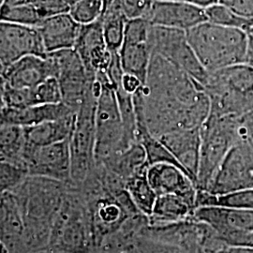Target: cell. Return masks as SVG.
<instances>
[{
	"mask_svg": "<svg viewBox=\"0 0 253 253\" xmlns=\"http://www.w3.org/2000/svg\"><path fill=\"white\" fill-rule=\"evenodd\" d=\"M133 101L137 123H144L157 138L201 127L210 114L204 86L160 55H152L145 84L133 94Z\"/></svg>",
	"mask_w": 253,
	"mask_h": 253,
	"instance_id": "cell-1",
	"label": "cell"
},
{
	"mask_svg": "<svg viewBox=\"0 0 253 253\" xmlns=\"http://www.w3.org/2000/svg\"><path fill=\"white\" fill-rule=\"evenodd\" d=\"M73 183L28 176L12 191L25 226V243L32 253L45 251L54 219Z\"/></svg>",
	"mask_w": 253,
	"mask_h": 253,
	"instance_id": "cell-2",
	"label": "cell"
},
{
	"mask_svg": "<svg viewBox=\"0 0 253 253\" xmlns=\"http://www.w3.org/2000/svg\"><path fill=\"white\" fill-rule=\"evenodd\" d=\"M187 37L208 73L245 63L249 36L242 29L207 21L188 30Z\"/></svg>",
	"mask_w": 253,
	"mask_h": 253,
	"instance_id": "cell-3",
	"label": "cell"
},
{
	"mask_svg": "<svg viewBox=\"0 0 253 253\" xmlns=\"http://www.w3.org/2000/svg\"><path fill=\"white\" fill-rule=\"evenodd\" d=\"M50 253H97L89 213L78 187L72 184L54 219L49 244Z\"/></svg>",
	"mask_w": 253,
	"mask_h": 253,
	"instance_id": "cell-4",
	"label": "cell"
},
{
	"mask_svg": "<svg viewBox=\"0 0 253 253\" xmlns=\"http://www.w3.org/2000/svg\"><path fill=\"white\" fill-rule=\"evenodd\" d=\"M204 89L210 100V114L241 117L253 111V68L237 64L209 73Z\"/></svg>",
	"mask_w": 253,
	"mask_h": 253,
	"instance_id": "cell-5",
	"label": "cell"
},
{
	"mask_svg": "<svg viewBox=\"0 0 253 253\" xmlns=\"http://www.w3.org/2000/svg\"><path fill=\"white\" fill-rule=\"evenodd\" d=\"M102 89L96 107V164L109 157L120 153L138 140L130 135L124 126L118 106L116 90L109 80L107 72L97 73Z\"/></svg>",
	"mask_w": 253,
	"mask_h": 253,
	"instance_id": "cell-6",
	"label": "cell"
},
{
	"mask_svg": "<svg viewBox=\"0 0 253 253\" xmlns=\"http://www.w3.org/2000/svg\"><path fill=\"white\" fill-rule=\"evenodd\" d=\"M239 118L209 115L201 126L199 170L196 185L206 190L217 167L234 145L242 141Z\"/></svg>",
	"mask_w": 253,
	"mask_h": 253,
	"instance_id": "cell-7",
	"label": "cell"
},
{
	"mask_svg": "<svg viewBox=\"0 0 253 253\" xmlns=\"http://www.w3.org/2000/svg\"><path fill=\"white\" fill-rule=\"evenodd\" d=\"M93 83L77 111L75 126L70 138L72 181L77 187L88 177L97 165L95 116L98 99L92 91Z\"/></svg>",
	"mask_w": 253,
	"mask_h": 253,
	"instance_id": "cell-8",
	"label": "cell"
},
{
	"mask_svg": "<svg viewBox=\"0 0 253 253\" xmlns=\"http://www.w3.org/2000/svg\"><path fill=\"white\" fill-rule=\"evenodd\" d=\"M149 44L152 55H160L174 64L203 86L208 83L209 73L191 48L187 31L151 25Z\"/></svg>",
	"mask_w": 253,
	"mask_h": 253,
	"instance_id": "cell-9",
	"label": "cell"
},
{
	"mask_svg": "<svg viewBox=\"0 0 253 253\" xmlns=\"http://www.w3.org/2000/svg\"><path fill=\"white\" fill-rule=\"evenodd\" d=\"M252 189L253 150L247 142L240 141L231 148L219 164L206 190L221 194Z\"/></svg>",
	"mask_w": 253,
	"mask_h": 253,
	"instance_id": "cell-10",
	"label": "cell"
},
{
	"mask_svg": "<svg viewBox=\"0 0 253 253\" xmlns=\"http://www.w3.org/2000/svg\"><path fill=\"white\" fill-rule=\"evenodd\" d=\"M47 54L54 63V77L60 85L62 102L77 113L91 84L95 80L89 77L75 49Z\"/></svg>",
	"mask_w": 253,
	"mask_h": 253,
	"instance_id": "cell-11",
	"label": "cell"
},
{
	"mask_svg": "<svg viewBox=\"0 0 253 253\" xmlns=\"http://www.w3.org/2000/svg\"><path fill=\"white\" fill-rule=\"evenodd\" d=\"M25 166L30 176L73 183L70 139L40 147L27 143Z\"/></svg>",
	"mask_w": 253,
	"mask_h": 253,
	"instance_id": "cell-12",
	"label": "cell"
},
{
	"mask_svg": "<svg viewBox=\"0 0 253 253\" xmlns=\"http://www.w3.org/2000/svg\"><path fill=\"white\" fill-rule=\"evenodd\" d=\"M150 27L151 24L145 19L128 20L123 44L118 53L124 73L134 75L144 84L152 58L149 44Z\"/></svg>",
	"mask_w": 253,
	"mask_h": 253,
	"instance_id": "cell-13",
	"label": "cell"
},
{
	"mask_svg": "<svg viewBox=\"0 0 253 253\" xmlns=\"http://www.w3.org/2000/svg\"><path fill=\"white\" fill-rule=\"evenodd\" d=\"M28 55L46 56L45 47L38 27L8 22L0 23V63L8 67Z\"/></svg>",
	"mask_w": 253,
	"mask_h": 253,
	"instance_id": "cell-14",
	"label": "cell"
},
{
	"mask_svg": "<svg viewBox=\"0 0 253 253\" xmlns=\"http://www.w3.org/2000/svg\"><path fill=\"white\" fill-rule=\"evenodd\" d=\"M74 49L81 57L90 78L95 80L97 73L107 72L113 54L104 40L102 19L82 26Z\"/></svg>",
	"mask_w": 253,
	"mask_h": 253,
	"instance_id": "cell-15",
	"label": "cell"
},
{
	"mask_svg": "<svg viewBox=\"0 0 253 253\" xmlns=\"http://www.w3.org/2000/svg\"><path fill=\"white\" fill-rule=\"evenodd\" d=\"M147 180L156 194H173L187 200L196 208L198 188L195 182L182 168L170 163L148 166Z\"/></svg>",
	"mask_w": 253,
	"mask_h": 253,
	"instance_id": "cell-16",
	"label": "cell"
},
{
	"mask_svg": "<svg viewBox=\"0 0 253 253\" xmlns=\"http://www.w3.org/2000/svg\"><path fill=\"white\" fill-rule=\"evenodd\" d=\"M147 21L154 26L188 31L208 21L206 9L174 0H155Z\"/></svg>",
	"mask_w": 253,
	"mask_h": 253,
	"instance_id": "cell-17",
	"label": "cell"
},
{
	"mask_svg": "<svg viewBox=\"0 0 253 253\" xmlns=\"http://www.w3.org/2000/svg\"><path fill=\"white\" fill-rule=\"evenodd\" d=\"M53 76L54 63L48 54L28 55L1 68V82L15 88H31Z\"/></svg>",
	"mask_w": 253,
	"mask_h": 253,
	"instance_id": "cell-18",
	"label": "cell"
},
{
	"mask_svg": "<svg viewBox=\"0 0 253 253\" xmlns=\"http://www.w3.org/2000/svg\"><path fill=\"white\" fill-rule=\"evenodd\" d=\"M159 139L196 184L199 170L201 127L174 130Z\"/></svg>",
	"mask_w": 253,
	"mask_h": 253,
	"instance_id": "cell-19",
	"label": "cell"
},
{
	"mask_svg": "<svg viewBox=\"0 0 253 253\" xmlns=\"http://www.w3.org/2000/svg\"><path fill=\"white\" fill-rule=\"evenodd\" d=\"M82 25L70 12H64L45 18L38 29L41 33L47 54L61 50L74 49Z\"/></svg>",
	"mask_w": 253,
	"mask_h": 253,
	"instance_id": "cell-20",
	"label": "cell"
},
{
	"mask_svg": "<svg viewBox=\"0 0 253 253\" xmlns=\"http://www.w3.org/2000/svg\"><path fill=\"white\" fill-rule=\"evenodd\" d=\"M75 111L63 102L56 104H41L26 108L1 107V125L20 126H35L38 124L67 118Z\"/></svg>",
	"mask_w": 253,
	"mask_h": 253,
	"instance_id": "cell-21",
	"label": "cell"
},
{
	"mask_svg": "<svg viewBox=\"0 0 253 253\" xmlns=\"http://www.w3.org/2000/svg\"><path fill=\"white\" fill-rule=\"evenodd\" d=\"M191 218L208 225L212 230L221 227H234L253 232V209L201 207L194 210Z\"/></svg>",
	"mask_w": 253,
	"mask_h": 253,
	"instance_id": "cell-22",
	"label": "cell"
},
{
	"mask_svg": "<svg viewBox=\"0 0 253 253\" xmlns=\"http://www.w3.org/2000/svg\"><path fill=\"white\" fill-rule=\"evenodd\" d=\"M196 208L180 196L173 194L159 195L153 211L148 218V226L169 225L189 219Z\"/></svg>",
	"mask_w": 253,
	"mask_h": 253,
	"instance_id": "cell-23",
	"label": "cell"
},
{
	"mask_svg": "<svg viewBox=\"0 0 253 253\" xmlns=\"http://www.w3.org/2000/svg\"><path fill=\"white\" fill-rule=\"evenodd\" d=\"M76 114L67 118L47 121L35 126H24L27 143L32 146H44L69 140L73 134Z\"/></svg>",
	"mask_w": 253,
	"mask_h": 253,
	"instance_id": "cell-24",
	"label": "cell"
},
{
	"mask_svg": "<svg viewBox=\"0 0 253 253\" xmlns=\"http://www.w3.org/2000/svg\"><path fill=\"white\" fill-rule=\"evenodd\" d=\"M97 165H102L125 182L148 168L145 148L140 142L120 153L109 157Z\"/></svg>",
	"mask_w": 253,
	"mask_h": 253,
	"instance_id": "cell-25",
	"label": "cell"
},
{
	"mask_svg": "<svg viewBox=\"0 0 253 253\" xmlns=\"http://www.w3.org/2000/svg\"><path fill=\"white\" fill-rule=\"evenodd\" d=\"M27 138L24 126L1 125L0 158L1 162L12 163L22 168L25 166Z\"/></svg>",
	"mask_w": 253,
	"mask_h": 253,
	"instance_id": "cell-26",
	"label": "cell"
},
{
	"mask_svg": "<svg viewBox=\"0 0 253 253\" xmlns=\"http://www.w3.org/2000/svg\"><path fill=\"white\" fill-rule=\"evenodd\" d=\"M215 207L226 209H253V189L237 190L221 194L200 190L196 196V208Z\"/></svg>",
	"mask_w": 253,
	"mask_h": 253,
	"instance_id": "cell-27",
	"label": "cell"
},
{
	"mask_svg": "<svg viewBox=\"0 0 253 253\" xmlns=\"http://www.w3.org/2000/svg\"><path fill=\"white\" fill-rule=\"evenodd\" d=\"M146 170L126 180V189L137 210L142 215L148 217L153 211L158 195L147 180Z\"/></svg>",
	"mask_w": 253,
	"mask_h": 253,
	"instance_id": "cell-28",
	"label": "cell"
},
{
	"mask_svg": "<svg viewBox=\"0 0 253 253\" xmlns=\"http://www.w3.org/2000/svg\"><path fill=\"white\" fill-rule=\"evenodd\" d=\"M103 35L109 51L119 53L123 44L127 20L115 6H109L102 15Z\"/></svg>",
	"mask_w": 253,
	"mask_h": 253,
	"instance_id": "cell-29",
	"label": "cell"
},
{
	"mask_svg": "<svg viewBox=\"0 0 253 253\" xmlns=\"http://www.w3.org/2000/svg\"><path fill=\"white\" fill-rule=\"evenodd\" d=\"M137 137L138 142H140L145 148L148 166L159 163H170L182 168L171 151L163 145V142L159 138L149 132L144 123L137 124Z\"/></svg>",
	"mask_w": 253,
	"mask_h": 253,
	"instance_id": "cell-30",
	"label": "cell"
},
{
	"mask_svg": "<svg viewBox=\"0 0 253 253\" xmlns=\"http://www.w3.org/2000/svg\"><path fill=\"white\" fill-rule=\"evenodd\" d=\"M206 12L208 22L216 25L242 29L247 33L253 28V18L243 17L219 3L207 8Z\"/></svg>",
	"mask_w": 253,
	"mask_h": 253,
	"instance_id": "cell-31",
	"label": "cell"
},
{
	"mask_svg": "<svg viewBox=\"0 0 253 253\" xmlns=\"http://www.w3.org/2000/svg\"><path fill=\"white\" fill-rule=\"evenodd\" d=\"M1 22H8L18 25L38 27L43 21L36 8L30 3L22 4L14 7L0 8Z\"/></svg>",
	"mask_w": 253,
	"mask_h": 253,
	"instance_id": "cell-32",
	"label": "cell"
},
{
	"mask_svg": "<svg viewBox=\"0 0 253 253\" xmlns=\"http://www.w3.org/2000/svg\"><path fill=\"white\" fill-rule=\"evenodd\" d=\"M104 0H79L70 8V14L82 26L94 23L104 13Z\"/></svg>",
	"mask_w": 253,
	"mask_h": 253,
	"instance_id": "cell-33",
	"label": "cell"
},
{
	"mask_svg": "<svg viewBox=\"0 0 253 253\" xmlns=\"http://www.w3.org/2000/svg\"><path fill=\"white\" fill-rule=\"evenodd\" d=\"M35 105L56 104L62 102V94L58 80L49 77L36 86L32 87Z\"/></svg>",
	"mask_w": 253,
	"mask_h": 253,
	"instance_id": "cell-34",
	"label": "cell"
},
{
	"mask_svg": "<svg viewBox=\"0 0 253 253\" xmlns=\"http://www.w3.org/2000/svg\"><path fill=\"white\" fill-rule=\"evenodd\" d=\"M155 0H114L111 5L119 9L126 20H147ZM110 5V6H111Z\"/></svg>",
	"mask_w": 253,
	"mask_h": 253,
	"instance_id": "cell-35",
	"label": "cell"
},
{
	"mask_svg": "<svg viewBox=\"0 0 253 253\" xmlns=\"http://www.w3.org/2000/svg\"><path fill=\"white\" fill-rule=\"evenodd\" d=\"M29 176L25 168L12 163L1 162L0 165V190L6 192L14 190Z\"/></svg>",
	"mask_w": 253,
	"mask_h": 253,
	"instance_id": "cell-36",
	"label": "cell"
},
{
	"mask_svg": "<svg viewBox=\"0 0 253 253\" xmlns=\"http://www.w3.org/2000/svg\"><path fill=\"white\" fill-rule=\"evenodd\" d=\"M30 2L43 20L70 10V6L66 0H30Z\"/></svg>",
	"mask_w": 253,
	"mask_h": 253,
	"instance_id": "cell-37",
	"label": "cell"
},
{
	"mask_svg": "<svg viewBox=\"0 0 253 253\" xmlns=\"http://www.w3.org/2000/svg\"><path fill=\"white\" fill-rule=\"evenodd\" d=\"M218 3L243 17L253 18V0H218Z\"/></svg>",
	"mask_w": 253,
	"mask_h": 253,
	"instance_id": "cell-38",
	"label": "cell"
},
{
	"mask_svg": "<svg viewBox=\"0 0 253 253\" xmlns=\"http://www.w3.org/2000/svg\"><path fill=\"white\" fill-rule=\"evenodd\" d=\"M239 131L241 140L247 142L253 150V111L239 118Z\"/></svg>",
	"mask_w": 253,
	"mask_h": 253,
	"instance_id": "cell-39",
	"label": "cell"
},
{
	"mask_svg": "<svg viewBox=\"0 0 253 253\" xmlns=\"http://www.w3.org/2000/svg\"><path fill=\"white\" fill-rule=\"evenodd\" d=\"M121 85L127 93L133 95L135 92L139 90L144 85V84L134 75L124 73L122 82H121Z\"/></svg>",
	"mask_w": 253,
	"mask_h": 253,
	"instance_id": "cell-40",
	"label": "cell"
},
{
	"mask_svg": "<svg viewBox=\"0 0 253 253\" xmlns=\"http://www.w3.org/2000/svg\"><path fill=\"white\" fill-rule=\"evenodd\" d=\"M205 253V252H204ZM253 253V248L251 247H230L223 245L217 251L213 253Z\"/></svg>",
	"mask_w": 253,
	"mask_h": 253,
	"instance_id": "cell-41",
	"label": "cell"
},
{
	"mask_svg": "<svg viewBox=\"0 0 253 253\" xmlns=\"http://www.w3.org/2000/svg\"><path fill=\"white\" fill-rule=\"evenodd\" d=\"M174 1H181V2H185V3H189V4L201 7V8H204V9H207L208 7L218 3V0H174Z\"/></svg>",
	"mask_w": 253,
	"mask_h": 253,
	"instance_id": "cell-42",
	"label": "cell"
},
{
	"mask_svg": "<svg viewBox=\"0 0 253 253\" xmlns=\"http://www.w3.org/2000/svg\"><path fill=\"white\" fill-rule=\"evenodd\" d=\"M248 36H249V40H248V47H247L245 63L253 68V36L250 34H248Z\"/></svg>",
	"mask_w": 253,
	"mask_h": 253,
	"instance_id": "cell-43",
	"label": "cell"
},
{
	"mask_svg": "<svg viewBox=\"0 0 253 253\" xmlns=\"http://www.w3.org/2000/svg\"><path fill=\"white\" fill-rule=\"evenodd\" d=\"M114 0H104V7H105V9H104V11L106 10V9L108 8L109 6L112 4V2H113Z\"/></svg>",
	"mask_w": 253,
	"mask_h": 253,
	"instance_id": "cell-44",
	"label": "cell"
},
{
	"mask_svg": "<svg viewBox=\"0 0 253 253\" xmlns=\"http://www.w3.org/2000/svg\"><path fill=\"white\" fill-rule=\"evenodd\" d=\"M77 1H79V0H66V2L69 4V6H70V8H71V6H73L74 3H76Z\"/></svg>",
	"mask_w": 253,
	"mask_h": 253,
	"instance_id": "cell-45",
	"label": "cell"
},
{
	"mask_svg": "<svg viewBox=\"0 0 253 253\" xmlns=\"http://www.w3.org/2000/svg\"><path fill=\"white\" fill-rule=\"evenodd\" d=\"M248 34H250V35H253V30H252V31H251V32H249V33H248Z\"/></svg>",
	"mask_w": 253,
	"mask_h": 253,
	"instance_id": "cell-46",
	"label": "cell"
},
{
	"mask_svg": "<svg viewBox=\"0 0 253 253\" xmlns=\"http://www.w3.org/2000/svg\"><path fill=\"white\" fill-rule=\"evenodd\" d=\"M200 253H204V252H203V251H202V250H201V251H200Z\"/></svg>",
	"mask_w": 253,
	"mask_h": 253,
	"instance_id": "cell-47",
	"label": "cell"
},
{
	"mask_svg": "<svg viewBox=\"0 0 253 253\" xmlns=\"http://www.w3.org/2000/svg\"><path fill=\"white\" fill-rule=\"evenodd\" d=\"M252 30H253V29H252ZM252 30H251V31H252ZM251 31H250V32H251Z\"/></svg>",
	"mask_w": 253,
	"mask_h": 253,
	"instance_id": "cell-48",
	"label": "cell"
},
{
	"mask_svg": "<svg viewBox=\"0 0 253 253\" xmlns=\"http://www.w3.org/2000/svg\"><path fill=\"white\" fill-rule=\"evenodd\" d=\"M2 1H3V0H1V2H2Z\"/></svg>",
	"mask_w": 253,
	"mask_h": 253,
	"instance_id": "cell-49",
	"label": "cell"
}]
</instances>
